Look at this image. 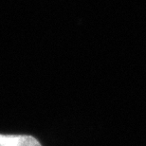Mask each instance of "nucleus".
I'll list each match as a JSON object with an SVG mask.
<instances>
[{
  "label": "nucleus",
  "mask_w": 146,
  "mask_h": 146,
  "mask_svg": "<svg viewBox=\"0 0 146 146\" xmlns=\"http://www.w3.org/2000/svg\"><path fill=\"white\" fill-rule=\"evenodd\" d=\"M0 146H42L33 136L2 135L0 134Z\"/></svg>",
  "instance_id": "1"
}]
</instances>
